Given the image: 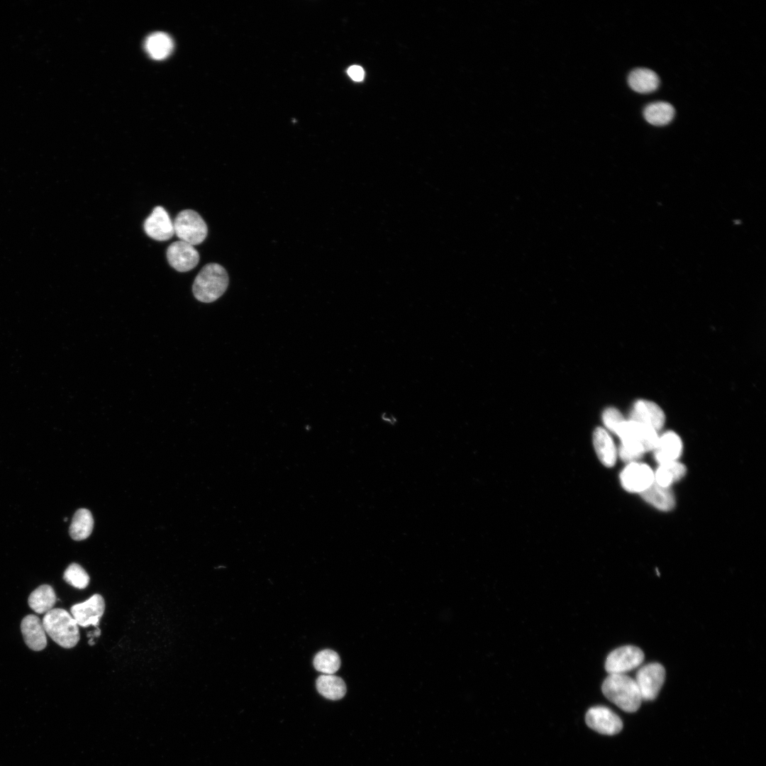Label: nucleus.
<instances>
[{
    "mask_svg": "<svg viewBox=\"0 0 766 766\" xmlns=\"http://www.w3.org/2000/svg\"><path fill=\"white\" fill-rule=\"evenodd\" d=\"M616 435L621 441L618 455L628 463L636 462L645 453L653 450L659 438L654 428L631 420H625Z\"/></svg>",
    "mask_w": 766,
    "mask_h": 766,
    "instance_id": "nucleus-1",
    "label": "nucleus"
},
{
    "mask_svg": "<svg viewBox=\"0 0 766 766\" xmlns=\"http://www.w3.org/2000/svg\"><path fill=\"white\" fill-rule=\"evenodd\" d=\"M604 695L624 711H636L642 698L634 679L626 674H609L601 685Z\"/></svg>",
    "mask_w": 766,
    "mask_h": 766,
    "instance_id": "nucleus-2",
    "label": "nucleus"
},
{
    "mask_svg": "<svg viewBox=\"0 0 766 766\" xmlns=\"http://www.w3.org/2000/svg\"><path fill=\"white\" fill-rule=\"evenodd\" d=\"M228 275L225 268L218 263L204 266L194 279L192 292L199 301L211 303L217 300L226 292Z\"/></svg>",
    "mask_w": 766,
    "mask_h": 766,
    "instance_id": "nucleus-3",
    "label": "nucleus"
},
{
    "mask_svg": "<svg viewBox=\"0 0 766 766\" xmlns=\"http://www.w3.org/2000/svg\"><path fill=\"white\" fill-rule=\"evenodd\" d=\"M42 621L46 633L61 647L72 648L79 642V626L66 610L52 609L45 614Z\"/></svg>",
    "mask_w": 766,
    "mask_h": 766,
    "instance_id": "nucleus-4",
    "label": "nucleus"
},
{
    "mask_svg": "<svg viewBox=\"0 0 766 766\" xmlns=\"http://www.w3.org/2000/svg\"><path fill=\"white\" fill-rule=\"evenodd\" d=\"M174 231L180 240L192 245L201 243L206 238L208 228L202 217L195 211H180L173 223Z\"/></svg>",
    "mask_w": 766,
    "mask_h": 766,
    "instance_id": "nucleus-5",
    "label": "nucleus"
},
{
    "mask_svg": "<svg viewBox=\"0 0 766 766\" xmlns=\"http://www.w3.org/2000/svg\"><path fill=\"white\" fill-rule=\"evenodd\" d=\"M644 660L643 650L634 645H624L611 651L605 661L609 674H626L639 667Z\"/></svg>",
    "mask_w": 766,
    "mask_h": 766,
    "instance_id": "nucleus-6",
    "label": "nucleus"
},
{
    "mask_svg": "<svg viewBox=\"0 0 766 766\" xmlns=\"http://www.w3.org/2000/svg\"><path fill=\"white\" fill-rule=\"evenodd\" d=\"M665 679V670L657 662H651L642 666L636 672L635 681L638 687L642 700L655 699Z\"/></svg>",
    "mask_w": 766,
    "mask_h": 766,
    "instance_id": "nucleus-7",
    "label": "nucleus"
},
{
    "mask_svg": "<svg viewBox=\"0 0 766 766\" xmlns=\"http://www.w3.org/2000/svg\"><path fill=\"white\" fill-rule=\"evenodd\" d=\"M620 481L626 491L640 494L654 482V472L645 463L630 462L621 472Z\"/></svg>",
    "mask_w": 766,
    "mask_h": 766,
    "instance_id": "nucleus-8",
    "label": "nucleus"
},
{
    "mask_svg": "<svg viewBox=\"0 0 766 766\" xmlns=\"http://www.w3.org/2000/svg\"><path fill=\"white\" fill-rule=\"evenodd\" d=\"M585 721L590 728L604 735H615L623 728L619 716L604 706L591 707L586 713Z\"/></svg>",
    "mask_w": 766,
    "mask_h": 766,
    "instance_id": "nucleus-9",
    "label": "nucleus"
},
{
    "mask_svg": "<svg viewBox=\"0 0 766 766\" xmlns=\"http://www.w3.org/2000/svg\"><path fill=\"white\" fill-rule=\"evenodd\" d=\"M104 610L105 601L103 596L96 594L84 602L73 605L70 612L78 626L84 628L94 626L99 628V620Z\"/></svg>",
    "mask_w": 766,
    "mask_h": 766,
    "instance_id": "nucleus-10",
    "label": "nucleus"
},
{
    "mask_svg": "<svg viewBox=\"0 0 766 766\" xmlns=\"http://www.w3.org/2000/svg\"><path fill=\"white\" fill-rule=\"evenodd\" d=\"M169 264L178 272H184L194 268L199 261V255L194 247L182 240L172 243L167 249Z\"/></svg>",
    "mask_w": 766,
    "mask_h": 766,
    "instance_id": "nucleus-11",
    "label": "nucleus"
},
{
    "mask_svg": "<svg viewBox=\"0 0 766 766\" xmlns=\"http://www.w3.org/2000/svg\"><path fill=\"white\" fill-rule=\"evenodd\" d=\"M143 228L149 237L159 241L167 240L174 233V225L168 213L160 206L153 209L145 219Z\"/></svg>",
    "mask_w": 766,
    "mask_h": 766,
    "instance_id": "nucleus-12",
    "label": "nucleus"
},
{
    "mask_svg": "<svg viewBox=\"0 0 766 766\" xmlns=\"http://www.w3.org/2000/svg\"><path fill=\"white\" fill-rule=\"evenodd\" d=\"M629 420L648 426L658 431L665 423V416L662 409L655 402L639 399L633 404Z\"/></svg>",
    "mask_w": 766,
    "mask_h": 766,
    "instance_id": "nucleus-13",
    "label": "nucleus"
},
{
    "mask_svg": "<svg viewBox=\"0 0 766 766\" xmlns=\"http://www.w3.org/2000/svg\"><path fill=\"white\" fill-rule=\"evenodd\" d=\"M682 449L680 437L676 433L669 431L659 436L653 450L654 457L659 465L677 461L682 455Z\"/></svg>",
    "mask_w": 766,
    "mask_h": 766,
    "instance_id": "nucleus-14",
    "label": "nucleus"
},
{
    "mask_svg": "<svg viewBox=\"0 0 766 766\" xmlns=\"http://www.w3.org/2000/svg\"><path fill=\"white\" fill-rule=\"evenodd\" d=\"M21 630L27 646L35 651L43 650L47 645L46 632L43 621L33 614L25 616L21 623Z\"/></svg>",
    "mask_w": 766,
    "mask_h": 766,
    "instance_id": "nucleus-15",
    "label": "nucleus"
},
{
    "mask_svg": "<svg viewBox=\"0 0 766 766\" xmlns=\"http://www.w3.org/2000/svg\"><path fill=\"white\" fill-rule=\"evenodd\" d=\"M593 443L601 463L606 467L614 466L618 451L611 435L604 428H596L593 434Z\"/></svg>",
    "mask_w": 766,
    "mask_h": 766,
    "instance_id": "nucleus-16",
    "label": "nucleus"
},
{
    "mask_svg": "<svg viewBox=\"0 0 766 766\" xmlns=\"http://www.w3.org/2000/svg\"><path fill=\"white\" fill-rule=\"evenodd\" d=\"M630 87L636 92L648 94L656 90L660 84L657 74L648 68H636L628 77Z\"/></svg>",
    "mask_w": 766,
    "mask_h": 766,
    "instance_id": "nucleus-17",
    "label": "nucleus"
},
{
    "mask_svg": "<svg viewBox=\"0 0 766 766\" xmlns=\"http://www.w3.org/2000/svg\"><path fill=\"white\" fill-rule=\"evenodd\" d=\"M640 495L645 501L661 511H670L675 504V496L670 487H661L655 482Z\"/></svg>",
    "mask_w": 766,
    "mask_h": 766,
    "instance_id": "nucleus-18",
    "label": "nucleus"
},
{
    "mask_svg": "<svg viewBox=\"0 0 766 766\" xmlns=\"http://www.w3.org/2000/svg\"><path fill=\"white\" fill-rule=\"evenodd\" d=\"M28 601L29 606L35 613L46 614L53 609L57 598L51 586L43 584L30 593Z\"/></svg>",
    "mask_w": 766,
    "mask_h": 766,
    "instance_id": "nucleus-19",
    "label": "nucleus"
},
{
    "mask_svg": "<svg viewBox=\"0 0 766 766\" xmlns=\"http://www.w3.org/2000/svg\"><path fill=\"white\" fill-rule=\"evenodd\" d=\"M686 472V467L677 460L660 464L654 472V482L661 487H670L680 480Z\"/></svg>",
    "mask_w": 766,
    "mask_h": 766,
    "instance_id": "nucleus-20",
    "label": "nucleus"
},
{
    "mask_svg": "<svg viewBox=\"0 0 766 766\" xmlns=\"http://www.w3.org/2000/svg\"><path fill=\"white\" fill-rule=\"evenodd\" d=\"M316 689L320 694L331 700H338L346 693V685L339 677L323 675L316 679Z\"/></svg>",
    "mask_w": 766,
    "mask_h": 766,
    "instance_id": "nucleus-21",
    "label": "nucleus"
},
{
    "mask_svg": "<svg viewBox=\"0 0 766 766\" xmlns=\"http://www.w3.org/2000/svg\"><path fill=\"white\" fill-rule=\"evenodd\" d=\"M145 48L152 58L160 60L170 55L173 49V42L166 33H154L147 38Z\"/></svg>",
    "mask_w": 766,
    "mask_h": 766,
    "instance_id": "nucleus-22",
    "label": "nucleus"
},
{
    "mask_svg": "<svg viewBox=\"0 0 766 766\" xmlns=\"http://www.w3.org/2000/svg\"><path fill=\"white\" fill-rule=\"evenodd\" d=\"M675 109L668 102L655 101L648 104L643 111L645 119L654 126L668 124L675 116Z\"/></svg>",
    "mask_w": 766,
    "mask_h": 766,
    "instance_id": "nucleus-23",
    "label": "nucleus"
},
{
    "mask_svg": "<svg viewBox=\"0 0 766 766\" xmlns=\"http://www.w3.org/2000/svg\"><path fill=\"white\" fill-rule=\"evenodd\" d=\"M94 519L88 509H78L73 516L70 526V535L75 540L87 538L92 532Z\"/></svg>",
    "mask_w": 766,
    "mask_h": 766,
    "instance_id": "nucleus-24",
    "label": "nucleus"
},
{
    "mask_svg": "<svg viewBox=\"0 0 766 766\" xmlns=\"http://www.w3.org/2000/svg\"><path fill=\"white\" fill-rule=\"evenodd\" d=\"M313 662L315 669L325 675H333L340 667L339 655L330 649L318 652L315 655Z\"/></svg>",
    "mask_w": 766,
    "mask_h": 766,
    "instance_id": "nucleus-25",
    "label": "nucleus"
},
{
    "mask_svg": "<svg viewBox=\"0 0 766 766\" xmlns=\"http://www.w3.org/2000/svg\"><path fill=\"white\" fill-rule=\"evenodd\" d=\"M63 579L71 586L79 589H85L90 580L87 572L77 563H72L67 567Z\"/></svg>",
    "mask_w": 766,
    "mask_h": 766,
    "instance_id": "nucleus-26",
    "label": "nucleus"
},
{
    "mask_svg": "<svg viewBox=\"0 0 766 766\" xmlns=\"http://www.w3.org/2000/svg\"><path fill=\"white\" fill-rule=\"evenodd\" d=\"M602 419L605 426L615 434L625 421L621 413L613 407L608 408L604 411Z\"/></svg>",
    "mask_w": 766,
    "mask_h": 766,
    "instance_id": "nucleus-27",
    "label": "nucleus"
},
{
    "mask_svg": "<svg viewBox=\"0 0 766 766\" xmlns=\"http://www.w3.org/2000/svg\"><path fill=\"white\" fill-rule=\"evenodd\" d=\"M348 75L355 81H362L365 76L363 69L358 65H353L348 70Z\"/></svg>",
    "mask_w": 766,
    "mask_h": 766,
    "instance_id": "nucleus-28",
    "label": "nucleus"
}]
</instances>
